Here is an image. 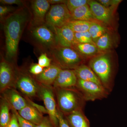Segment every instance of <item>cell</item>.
I'll use <instances>...</instances> for the list:
<instances>
[{
  "label": "cell",
  "instance_id": "cell-1",
  "mask_svg": "<svg viewBox=\"0 0 127 127\" xmlns=\"http://www.w3.org/2000/svg\"><path fill=\"white\" fill-rule=\"evenodd\" d=\"M30 9L20 7L4 19L6 60L13 63L16 58L18 45L25 28L31 20Z\"/></svg>",
  "mask_w": 127,
  "mask_h": 127
},
{
  "label": "cell",
  "instance_id": "cell-2",
  "mask_svg": "<svg viewBox=\"0 0 127 127\" xmlns=\"http://www.w3.org/2000/svg\"><path fill=\"white\" fill-rule=\"evenodd\" d=\"M54 89L56 96L58 107L64 115L77 110H83L86 101L76 87Z\"/></svg>",
  "mask_w": 127,
  "mask_h": 127
},
{
  "label": "cell",
  "instance_id": "cell-3",
  "mask_svg": "<svg viewBox=\"0 0 127 127\" xmlns=\"http://www.w3.org/2000/svg\"><path fill=\"white\" fill-rule=\"evenodd\" d=\"M28 27L32 40L41 50L49 53L58 45L54 29L46 22L35 23L30 22Z\"/></svg>",
  "mask_w": 127,
  "mask_h": 127
},
{
  "label": "cell",
  "instance_id": "cell-4",
  "mask_svg": "<svg viewBox=\"0 0 127 127\" xmlns=\"http://www.w3.org/2000/svg\"><path fill=\"white\" fill-rule=\"evenodd\" d=\"M89 66L100 79L103 86L111 92L113 87V66L110 56L102 53L94 57L89 61Z\"/></svg>",
  "mask_w": 127,
  "mask_h": 127
},
{
  "label": "cell",
  "instance_id": "cell-5",
  "mask_svg": "<svg viewBox=\"0 0 127 127\" xmlns=\"http://www.w3.org/2000/svg\"><path fill=\"white\" fill-rule=\"evenodd\" d=\"M49 53L53 63L62 69L74 70L83 64L84 58L72 48L58 45Z\"/></svg>",
  "mask_w": 127,
  "mask_h": 127
},
{
  "label": "cell",
  "instance_id": "cell-6",
  "mask_svg": "<svg viewBox=\"0 0 127 127\" xmlns=\"http://www.w3.org/2000/svg\"><path fill=\"white\" fill-rule=\"evenodd\" d=\"M72 20L70 12L65 3H64L51 5L46 16L45 22L52 28H57L66 25Z\"/></svg>",
  "mask_w": 127,
  "mask_h": 127
},
{
  "label": "cell",
  "instance_id": "cell-7",
  "mask_svg": "<svg viewBox=\"0 0 127 127\" xmlns=\"http://www.w3.org/2000/svg\"><path fill=\"white\" fill-rule=\"evenodd\" d=\"M76 88L82 94L86 101H93L107 97L109 92L101 85L93 82L77 79Z\"/></svg>",
  "mask_w": 127,
  "mask_h": 127
},
{
  "label": "cell",
  "instance_id": "cell-8",
  "mask_svg": "<svg viewBox=\"0 0 127 127\" xmlns=\"http://www.w3.org/2000/svg\"><path fill=\"white\" fill-rule=\"evenodd\" d=\"M55 91L51 86L40 84L38 95L43 101L50 120L54 127H59L57 118L58 107L55 99Z\"/></svg>",
  "mask_w": 127,
  "mask_h": 127
},
{
  "label": "cell",
  "instance_id": "cell-9",
  "mask_svg": "<svg viewBox=\"0 0 127 127\" xmlns=\"http://www.w3.org/2000/svg\"><path fill=\"white\" fill-rule=\"evenodd\" d=\"M28 97L38 95L40 84L30 74L17 69L14 86Z\"/></svg>",
  "mask_w": 127,
  "mask_h": 127
},
{
  "label": "cell",
  "instance_id": "cell-10",
  "mask_svg": "<svg viewBox=\"0 0 127 127\" xmlns=\"http://www.w3.org/2000/svg\"><path fill=\"white\" fill-rule=\"evenodd\" d=\"M17 69L15 68L13 63L6 59H2L0 63V90H5L14 86Z\"/></svg>",
  "mask_w": 127,
  "mask_h": 127
},
{
  "label": "cell",
  "instance_id": "cell-11",
  "mask_svg": "<svg viewBox=\"0 0 127 127\" xmlns=\"http://www.w3.org/2000/svg\"><path fill=\"white\" fill-rule=\"evenodd\" d=\"M32 15L31 22L35 23L45 22L47 14L51 5L48 0H34L30 1Z\"/></svg>",
  "mask_w": 127,
  "mask_h": 127
},
{
  "label": "cell",
  "instance_id": "cell-12",
  "mask_svg": "<svg viewBox=\"0 0 127 127\" xmlns=\"http://www.w3.org/2000/svg\"><path fill=\"white\" fill-rule=\"evenodd\" d=\"M88 4L95 20L105 25H111L114 14L111 9L103 6L97 1L89 0Z\"/></svg>",
  "mask_w": 127,
  "mask_h": 127
},
{
  "label": "cell",
  "instance_id": "cell-13",
  "mask_svg": "<svg viewBox=\"0 0 127 127\" xmlns=\"http://www.w3.org/2000/svg\"><path fill=\"white\" fill-rule=\"evenodd\" d=\"M77 79L74 70L62 69L52 87L54 88L75 87L77 83Z\"/></svg>",
  "mask_w": 127,
  "mask_h": 127
},
{
  "label": "cell",
  "instance_id": "cell-14",
  "mask_svg": "<svg viewBox=\"0 0 127 127\" xmlns=\"http://www.w3.org/2000/svg\"><path fill=\"white\" fill-rule=\"evenodd\" d=\"M2 97L10 105V108L17 111H20L28 104L26 98H24L14 89H7L1 93Z\"/></svg>",
  "mask_w": 127,
  "mask_h": 127
},
{
  "label": "cell",
  "instance_id": "cell-15",
  "mask_svg": "<svg viewBox=\"0 0 127 127\" xmlns=\"http://www.w3.org/2000/svg\"><path fill=\"white\" fill-rule=\"evenodd\" d=\"M55 31L58 45L73 48L76 43L75 33L67 25L57 28H53Z\"/></svg>",
  "mask_w": 127,
  "mask_h": 127
},
{
  "label": "cell",
  "instance_id": "cell-16",
  "mask_svg": "<svg viewBox=\"0 0 127 127\" xmlns=\"http://www.w3.org/2000/svg\"><path fill=\"white\" fill-rule=\"evenodd\" d=\"M62 68L54 63L45 68L40 75L34 76L39 84L52 86Z\"/></svg>",
  "mask_w": 127,
  "mask_h": 127
},
{
  "label": "cell",
  "instance_id": "cell-17",
  "mask_svg": "<svg viewBox=\"0 0 127 127\" xmlns=\"http://www.w3.org/2000/svg\"><path fill=\"white\" fill-rule=\"evenodd\" d=\"M18 112L23 118L36 125L40 124L44 118L42 113L29 103Z\"/></svg>",
  "mask_w": 127,
  "mask_h": 127
},
{
  "label": "cell",
  "instance_id": "cell-18",
  "mask_svg": "<svg viewBox=\"0 0 127 127\" xmlns=\"http://www.w3.org/2000/svg\"><path fill=\"white\" fill-rule=\"evenodd\" d=\"M73 70L78 79L93 82L102 86L100 79L89 66L83 64Z\"/></svg>",
  "mask_w": 127,
  "mask_h": 127
},
{
  "label": "cell",
  "instance_id": "cell-19",
  "mask_svg": "<svg viewBox=\"0 0 127 127\" xmlns=\"http://www.w3.org/2000/svg\"><path fill=\"white\" fill-rule=\"evenodd\" d=\"M64 116L71 127H90L89 120L82 109Z\"/></svg>",
  "mask_w": 127,
  "mask_h": 127
},
{
  "label": "cell",
  "instance_id": "cell-20",
  "mask_svg": "<svg viewBox=\"0 0 127 127\" xmlns=\"http://www.w3.org/2000/svg\"><path fill=\"white\" fill-rule=\"evenodd\" d=\"M73 48L76 50L83 58L94 57L101 54L94 43H76Z\"/></svg>",
  "mask_w": 127,
  "mask_h": 127
},
{
  "label": "cell",
  "instance_id": "cell-21",
  "mask_svg": "<svg viewBox=\"0 0 127 127\" xmlns=\"http://www.w3.org/2000/svg\"><path fill=\"white\" fill-rule=\"evenodd\" d=\"M71 14L72 20L91 22L96 21L88 4L75 9Z\"/></svg>",
  "mask_w": 127,
  "mask_h": 127
},
{
  "label": "cell",
  "instance_id": "cell-22",
  "mask_svg": "<svg viewBox=\"0 0 127 127\" xmlns=\"http://www.w3.org/2000/svg\"><path fill=\"white\" fill-rule=\"evenodd\" d=\"M95 44L101 54L111 49L113 44V40L109 31L99 37Z\"/></svg>",
  "mask_w": 127,
  "mask_h": 127
},
{
  "label": "cell",
  "instance_id": "cell-23",
  "mask_svg": "<svg viewBox=\"0 0 127 127\" xmlns=\"http://www.w3.org/2000/svg\"><path fill=\"white\" fill-rule=\"evenodd\" d=\"M10 107L7 102L1 97L0 105V127H6L10 120Z\"/></svg>",
  "mask_w": 127,
  "mask_h": 127
},
{
  "label": "cell",
  "instance_id": "cell-24",
  "mask_svg": "<svg viewBox=\"0 0 127 127\" xmlns=\"http://www.w3.org/2000/svg\"><path fill=\"white\" fill-rule=\"evenodd\" d=\"M88 31L95 43L99 37L109 31V30L101 23L95 21L91 22Z\"/></svg>",
  "mask_w": 127,
  "mask_h": 127
},
{
  "label": "cell",
  "instance_id": "cell-25",
  "mask_svg": "<svg viewBox=\"0 0 127 127\" xmlns=\"http://www.w3.org/2000/svg\"><path fill=\"white\" fill-rule=\"evenodd\" d=\"M92 22L72 20L66 25L75 33L88 31Z\"/></svg>",
  "mask_w": 127,
  "mask_h": 127
},
{
  "label": "cell",
  "instance_id": "cell-26",
  "mask_svg": "<svg viewBox=\"0 0 127 127\" xmlns=\"http://www.w3.org/2000/svg\"><path fill=\"white\" fill-rule=\"evenodd\" d=\"M75 38L76 43H92L95 44L89 31L75 33Z\"/></svg>",
  "mask_w": 127,
  "mask_h": 127
},
{
  "label": "cell",
  "instance_id": "cell-27",
  "mask_svg": "<svg viewBox=\"0 0 127 127\" xmlns=\"http://www.w3.org/2000/svg\"><path fill=\"white\" fill-rule=\"evenodd\" d=\"M89 0H67L65 4L70 13L78 7L87 4Z\"/></svg>",
  "mask_w": 127,
  "mask_h": 127
},
{
  "label": "cell",
  "instance_id": "cell-28",
  "mask_svg": "<svg viewBox=\"0 0 127 127\" xmlns=\"http://www.w3.org/2000/svg\"><path fill=\"white\" fill-rule=\"evenodd\" d=\"M97 1L104 7L109 8L113 12L118 7L120 2V0H98Z\"/></svg>",
  "mask_w": 127,
  "mask_h": 127
},
{
  "label": "cell",
  "instance_id": "cell-29",
  "mask_svg": "<svg viewBox=\"0 0 127 127\" xmlns=\"http://www.w3.org/2000/svg\"><path fill=\"white\" fill-rule=\"evenodd\" d=\"M10 109L12 112H14L16 116L20 127H36V125L23 118L18 113V111L13 108H10Z\"/></svg>",
  "mask_w": 127,
  "mask_h": 127
},
{
  "label": "cell",
  "instance_id": "cell-30",
  "mask_svg": "<svg viewBox=\"0 0 127 127\" xmlns=\"http://www.w3.org/2000/svg\"><path fill=\"white\" fill-rule=\"evenodd\" d=\"M52 59L48 57L46 53H42L38 59V64L44 68L48 67L51 64Z\"/></svg>",
  "mask_w": 127,
  "mask_h": 127
},
{
  "label": "cell",
  "instance_id": "cell-31",
  "mask_svg": "<svg viewBox=\"0 0 127 127\" xmlns=\"http://www.w3.org/2000/svg\"><path fill=\"white\" fill-rule=\"evenodd\" d=\"M17 9L14 7L10 5L0 6V17L1 20L16 11Z\"/></svg>",
  "mask_w": 127,
  "mask_h": 127
},
{
  "label": "cell",
  "instance_id": "cell-32",
  "mask_svg": "<svg viewBox=\"0 0 127 127\" xmlns=\"http://www.w3.org/2000/svg\"><path fill=\"white\" fill-rule=\"evenodd\" d=\"M57 118L59 127H71L63 113L58 107Z\"/></svg>",
  "mask_w": 127,
  "mask_h": 127
},
{
  "label": "cell",
  "instance_id": "cell-33",
  "mask_svg": "<svg viewBox=\"0 0 127 127\" xmlns=\"http://www.w3.org/2000/svg\"><path fill=\"white\" fill-rule=\"evenodd\" d=\"M44 68L38 64H32L30 66L29 72L34 76H37L42 72Z\"/></svg>",
  "mask_w": 127,
  "mask_h": 127
},
{
  "label": "cell",
  "instance_id": "cell-34",
  "mask_svg": "<svg viewBox=\"0 0 127 127\" xmlns=\"http://www.w3.org/2000/svg\"><path fill=\"white\" fill-rule=\"evenodd\" d=\"M0 2L5 5H16L21 7L26 6L25 4V1L21 0H0Z\"/></svg>",
  "mask_w": 127,
  "mask_h": 127
},
{
  "label": "cell",
  "instance_id": "cell-35",
  "mask_svg": "<svg viewBox=\"0 0 127 127\" xmlns=\"http://www.w3.org/2000/svg\"><path fill=\"white\" fill-rule=\"evenodd\" d=\"M6 127H20L16 116L12 112L10 120Z\"/></svg>",
  "mask_w": 127,
  "mask_h": 127
},
{
  "label": "cell",
  "instance_id": "cell-36",
  "mask_svg": "<svg viewBox=\"0 0 127 127\" xmlns=\"http://www.w3.org/2000/svg\"><path fill=\"white\" fill-rule=\"evenodd\" d=\"M36 127H54L49 117H44L42 121Z\"/></svg>",
  "mask_w": 127,
  "mask_h": 127
},
{
  "label": "cell",
  "instance_id": "cell-37",
  "mask_svg": "<svg viewBox=\"0 0 127 127\" xmlns=\"http://www.w3.org/2000/svg\"><path fill=\"white\" fill-rule=\"evenodd\" d=\"M27 100L28 102L29 103H30V104H31L32 106L35 107L36 108L37 110H39L42 113L48 114L47 111L46 109L45 108L43 107L42 106H40V105H38V104L34 103L33 102L31 101V100H30L29 99H27Z\"/></svg>",
  "mask_w": 127,
  "mask_h": 127
},
{
  "label": "cell",
  "instance_id": "cell-38",
  "mask_svg": "<svg viewBox=\"0 0 127 127\" xmlns=\"http://www.w3.org/2000/svg\"><path fill=\"white\" fill-rule=\"evenodd\" d=\"M51 5L59 4L65 3L66 0H48Z\"/></svg>",
  "mask_w": 127,
  "mask_h": 127
}]
</instances>
